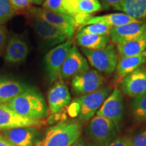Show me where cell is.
Wrapping results in <instances>:
<instances>
[{
	"label": "cell",
	"mask_w": 146,
	"mask_h": 146,
	"mask_svg": "<svg viewBox=\"0 0 146 146\" xmlns=\"http://www.w3.org/2000/svg\"><path fill=\"white\" fill-rule=\"evenodd\" d=\"M143 54H144V56H145V57L146 58V49H145V50L144 51V52H143Z\"/></svg>",
	"instance_id": "d590c367"
},
{
	"label": "cell",
	"mask_w": 146,
	"mask_h": 146,
	"mask_svg": "<svg viewBox=\"0 0 146 146\" xmlns=\"http://www.w3.org/2000/svg\"><path fill=\"white\" fill-rule=\"evenodd\" d=\"M41 124V119L24 117L5 104H0V130L7 131L21 127H36Z\"/></svg>",
	"instance_id": "7c38bea8"
},
{
	"label": "cell",
	"mask_w": 146,
	"mask_h": 146,
	"mask_svg": "<svg viewBox=\"0 0 146 146\" xmlns=\"http://www.w3.org/2000/svg\"><path fill=\"white\" fill-rule=\"evenodd\" d=\"M49 111L52 114H56L64 108L69 105L71 97L68 87L62 79L55 82L47 94Z\"/></svg>",
	"instance_id": "9a60e30c"
},
{
	"label": "cell",
	"mask_w": 146,
	"mask_h": 146,
	"mask_svg": "<svg viewBox=\"0 0 146 146\" xmlns=\"http://www.w3.org/2000/svg\"><path fill=\"white\" fill-rule=\"evenodd\" d=\"M31 16L41 18L52 26L62 31L68 39H72L76 29L75 21L72 16L68 14L57 13L40 8H31L29 10Z\"/></svg>",
	"instance_id": "52a82bcc"
},
{
	"label": "cell",
	"mask_w": 146,
	"mask_h": 146,
	"mask_svg": "<svg viewBox=\"0 0 146 146\" xmlns=\"http://www.w3.org/2000/svg\"><path fill=\"white\" fill-rule=\"evenodd\" d=\"M131 146H146V130L137 135L131 141Z\"/></svg>",
	"instance_id": "f546056e"
},
{
	"label": "cell",
	"mask_w": 146,
	"mask_h": 146,
	"mask_svg": "<svg viewBox=\"0 0 146 146\" xmlns=\"http://www.w3.org/2000/svg\"><path fill=\"white\" fill-rule=\"evenodd\" d=\"M102 10L103 9L99 0H81L78 3L77 11L75 14H93Z\"/></svg>",
	"instance_id": "cb8c5ba5"
},
{
	"label": "cell",
	"mask_w": 146,
	"mask_h": 146,
	"mask_svg": "<svg viewBox=\"0 0 146 146\" xmlns=\"http://www.w3.org/2000/svg\"><path fill=\"white\" fill-rule=\"evenodd\" d=\"M123 96L119 89H114L103 104L97 111V115L112 122L117 129H119L123 116Z\"/></svg>",
	"instance_id": "30bf717a"
},
{
	"label": "cell",
	"mask_w": 146,
	"mask_h": 146,
	"mask_svg": "<svg viewBox=\"0 0 146 146\" xmlns=\"http://www.w3.org/2000/svg\"><path fill=\"white\" fill-rule=\"evenodd\" d=\"M76 41L81 48L96 50L106 46L110 41V37L109 35L86 34L78 32L76 36Z\"/></svg>",
	"instance_id": "7402d4cb"
},
{
	"label": "cell",
	"mask_w": 146,
	"mask_h": 146,
	"mask_svg": "<svg viewBox=\"0 0 146 146\" xmlns=\"http://www.w3.org/2000/svg\"><path fill=\"white\" fill-rule=\"evenodd\" d=\"M43 8L69 15L66 0H45L43 3Z\"/></svg>",
	"instance_id": "484cf974"
},
{
	"label": "cell",
	"mask_w": 146,
	"mask_h": 146,
	"mask_svg": "<svg viewBox=\"0 0 146 146\" xmlns=\"http://www.w3.org/2000/svg\"><path fill=\"white\" fill-rule=\"evenodd\" d=\"M7 32L6 29L3 25H0V55L4 50L5 42H6Z\"/></svg>",
	"instance_id": "1f68e13d"
},
{
	"label": "cell",
	"mask_w": 146,
	"mask_h": 146,
	"mask_svg": "<svg viewBox=\"0 0 146 146\" xmlns=\"http://www.w3.org/2000/svg\"><path fill=\"white\" fill-rule=\"evenodd\" d=\"M146 58L143 53L135 56L122 57L118 58L117 65L116 68V74L114 76L115 83H119L124 78L134 72L137 69L144 64Z\"/></svg>",
	"instance_id": "ac0fdd59"
},
{
	"label": "cell",
	"mask_w": 146,
	"mask_h": 146,
	"mask_svg": "<svg viewBox=\"0 0 146 146\" xmlns=\"http://www.w3.org/2000/svg\"><path fill=\"white\" fill-rule=\"evenodd\" d=\"M0 146H15L4 135L0 134Z\"/></svg>",
	"instance_id": "836d02e7"
},
{
	"label": "cell",
	"mask_w": 146,
	"mask_h": 146,
	"mask_svg": "<svg viewBox=\"0 0 146 146\" xmlns=\"http://www.w3.org/2000/svg\"><path fill=\"white\" fill-rule=\"evenodd\" d=\"M86 135L91 146H108L116 137V127L111 120L96 115L89 123Z\"/></svg>",
	"instance_id": "5b68a950"
},
{
	"label": "cell",
	"mask_w": 146,
	"mask_h": 146,
	"mask_svg": "<svg viewBox=\"0 0 146 146\" xmlns=\"http://www.w3.org/2000/svg\"><path fill=\"white\" fill-rule=\"evenodd\" d=\"M81 133L77 122H62L47 129L42 146H72Z\"/></svg>",
	"instance_id": "7a4b0ae2"
},
{
	"label": "cell",
	"mask_w": 146,
	"mask_h": 146,
	"mask_svg": "<svg viewBox=\"0 0 146 146\" xmlns=\"http://www.w3.org/2000/svg\"><path fill=\"white\" fill-rule=\"evenodd\" d=\"M145 32L146 23L137 21L112 27L109 36L114 44L118 45L136 39Z\"/></svg>",
	"instance_id": "5bb4252c"
},
{
	"label": "cell",
	"mask_w": 146,
	"mask_h": 146,
	"mask_svg": "<svg viewBox=\"0 0 146 146\" xmlns=\"http://www.w3.org/2000/svg\"><path fill=\"white\" fill-rule=\"evenodd\" d=\"M111 27L101 23H96L87 25L79 29L78 32L86 34L100 35H109Z\"/></svg>",
	"instance_id": "4316f807"
},
{
	"label": "cell",
	"mask_w": 146,
	"mask_h": 146,
	"mask_svg": "<svg viewBox=\"0 0 146 146\" xmlns=\"http://www.w3.org/2000/svg\"><path fill=\"white\" fill-rule=\"evenodd\" d=\"M108 146H131V145L130 140L120 137L114 139Z\"/></svg>",
	"instance_id": "d6a6232c"
},
{
	"label": "cell",
	"mask_w": 146,
	"mask_h": 146,
	"mask_svg": "<svg viewBox=\"0 0 146 146\" xmlns=\"http://www.w3.org/2000/svg\"><path fill=\"white\" fill-rule=\"evenodd\" d=\"M10 2L15 12L29 10L33 3L31 0H10Z\"/></svg>",
	"instance_id": "f1b7e54d"
},
{
	"label": "cell",
	"mask_w": 146,
	"mask_h": 146,
	"mask_svg": "<svg viewBox=\"0 0 146 146\" xmlns=\"http://www.w3.org/2000/svg\"><path fill=\"white\" fill-rule=\"evenodd\" d=\"M113 8L146 23V0H123Z\"/></svg>",
	"instance_id": "ffe728a7"
},
{
	"label": "cell",
	"mask_w": 146,
	"mask_h": 146,
	"mask_svg": "<svg viewBox=\"0 0 146 146\" xmlns=\"http://www.w3.org/2000/svg\"><path fill=\"white\" fill-rule=\"evenodd\" d=\"M124 94L132 98L146 94V68L141 66L126 76L119 83Z\"/></svg>",
	"instance_id": "4fadbf2b"
},
{
	"label": "cell",
	"mask_w": 146,
	"mask_h": 146,
	"mask_svg": "<svg viewBox=\"0 0 146 146\" xmlns=\"http://www.w3.org/2000/svg\"><path fill=\"white\" fill-rule=\"evenodd\" d=\"M132 109L136 119L146 120V94L134 98L132 102Z\"/></svg>",
	"instance_id": "d4e9b609"
},
{
	"label": "cell",
	"mask_w": 146,
	"mask_h": 146,
	"mask_svg": "<svg viewBox=\"0 0 146 146\" xmlns=\"http://www.w3.org/2000/svg\"><path fill=\"white\" fill-rule=\"evenodd\" d=\"M29 53L26 41L21 36L14 35L9 39L5 50L4 60L10 64H16L25 62Z\"/></svg>",
	"instance_id": "2e32d148"
},
{
	"label": "cell",
	"mask_w": 146,
	"mask_h": 146,
	"mask_svg": "<svg viewBox=\"0 0 146 146\" xmlns=\"http://www.w3.org/2000/svg\"><path fill=\"white\" fill-rule=\"evenodd\" d=\"M111 91L109 87H102L94 92L83 95L73 102V106L80 121H87L94 116Z\"/></svg>",
	"instance_id": "3957f363"
},
{
	"label": "cell",
	"mask_w": 146,
	"mask_h": 146,
	"mask_svg": "<svg viewBox=\"0 0 146 146\" xmlns=\"http://www.w3.org/2000/svg\"><path fill=\"white\" fill-rule=\"evenodd\" d=\"M10 0H0V25L10 21L15 15Z\"/></svg>",
	"instance_id": "83f0119b"
},
{
	"label": "cell",
	"mask_w": 146,
	"mask_h": 146,
	"mask_svg": "<svg viewBox=\"0 0 146 146\" xmlns=\"http://www.w3.org/2000/svg\"><path fill=\"white\" fill-rule=\"evenodd\" d=\"M138 21L131 18V16H128L125 13H113L106 14L104 16H92L89 18L88 21L85 22L82 26L80 27L79 29L82 27L87 26V25H92L96 23H101L107 26L112 27H119L121 25H126V24L137 22Z\"/></svg>",
	"instance_id": "44dd1931"
},
{
	"label": "cell",
	"mask_w": 146,
	"mask_h": 146,
	"mask_svg": "<svg viewBox=\"0 0 146 146\" xmlns=\"http://www.w3.org/2000/svg\"><path fill=\"white\" fill-rule=\"evenodd\" d=\"M5 105L21 116L31 119H41L48 112L44 98L37 89L32 87H29Z\"/></svg>",
	"instance_id": "6da1fadb"
},
{
	"label": "cell",
	"mask_w": 146,
	"mask_h": 146,
	"mask_svg": "<svg viewBox=\"0 0 146 146\" xmlns=\"http://www.w3.org/2000/svg\"><path fill=\"white\" fill-rule=\"evenodd\" d=\"M123 0H100L102 9L108 10V9L114 8V7L121 3Z\"/></svg>",
	"instance_id": "4dcf8cb0"
},
{
	"label": "cell",
	"mask_w": 146,
	"mask_h": 146,
	"mask_svg": "<svg viewBox=\"0 0 146 146\" xmlns=\"http://www.w3.org/2000/svg\"><path fill=\"white\" fill-rule=\"evenodd\" d=\"M104 78L98 70L89 69L74 76L71 81L72 91L77 96L91 94L102 87Z\"/></svg>",
	"instance_id": "9c48e42d"
},
{
	"label": "cell",
	"mask_w": 146,
	"mask_h": 146,
	"mask_svg": "<svg viewBox=\"0 0 146 146\" xmlns=\"http://www.w3.org/2000/svg\"><path fill=\"white\" fill-rule=\"evenodd\" d=\"M23 82L10 77H0V104H5L29 88Z\"/></svg>",
	"instance_id": "d6986e66"
},
{
	"label": "cell",
	"mask_w": 146,
	"mask_h": 146,
	"mask_svg": "<svg viewBox=\"0 0 146 146\" xmlns=\"http://www.w3.org/2000/svg\"><path fill=\"white\" fill-rule=\"evenodd\" d=\"M88 62L98 72L110 74L116 70L118 52L113 44H108L100 50H91L81 48Z\"/></svg>",
	"instance_id": "277c9868"
},
{
	"label": "cell",
	"mask_w": 146,
	"mask_h": 146,
	"mask_svg": "<svg viewBox=\"0 0 146 146\" xmlns=\"http://www.w3.org/2000/svg\"><path fill=\"white\" fill-rule=\"evenodd\" d=\"M72 45L73 39H67L64 43L52 48L45 56V70L51 83L60 79L64 62Z\"/></svg>",
	"instance_id": "8992f818"
},
{
	"label": "cell",
	"mask_w": 146,
	"mask_h": 146,
	"mask_svg": "<svg viewBox=\"0 0 146 146\" xmlns=\"http://www.w3.org/2000/svg\"><path fill=\"white\" fill-rule=\"evenodd\" d=\"M33 3H35V4L36 5H41L44 2L45 0H31Z\"/></svg>",
	"instance_id": "e575fe53"
},
{
	"label": "cell",
	"mask_w": 146,
	"mask_h": 146,
	"mask_svg": "<svg viewBox=\"0 0 146 146\" xmlns=\"http://www.w3.org/2000/svg\"><path fill=\"white\" fill-rule=\"evenodd\" d=\"M3 135L15 146H35L39 132L35 127H21L5 131Z\"/></svg>",
	"instance_id": "e0dca14e"
},
{
	"label": "cell",
	"mask_w": 146,
	"mask_h": 146,
	"mask_svg": "<svg viewBox=\"0 0 146 146\" xmlns=\"http://www.w3.org/2000/svg\"><path fill=\"white\" fill-rule=\"evenodd\" d=\"M32 25L37 36L41 47L49 49L66 41V35L62 31L36 16H31Z\"/></svg>",
	"instance_id": "ba28073f"
},
{
	"label": "cell",
	"mask_w": 146,
	"mask_h": 146,
	"mask_svg": "<svg viewBox=\"0 0 146 146\" xmlns=\"http://www.w3.org/2000/svg\"><path fill=\"white\" fill-rule=\"evenodd\" d=\"M89 70L88 61L81 54L76 45H73L69 51L62 68L60 79L68 80Z\"/></svg>",
	"instance_id": "8fae6325"
},
{
	"label": "cell",
	"mask_w": 146,
	"mask_h": 146,
	"mask_svg": "<svg viewBox=\"0 0 146 146\" xmlns=\"http://www.w3.org/2000/svg\"><path fill=\"white\" fill-rule=\"evenodd\" d=\"M72 146H84V145H72Z\"/></svg>",
	"instance_id": "8d00e7d4"
},
{
	"label": "cell",
	"mask_w": 146,
	"mask_h": 146,
	"mask_svg": "<svg viewBox=\"0 0 146 146\" xmlns=\"http://www.w3.org/2000/svg\"><path fill=\"white\" fill-rule=\"evenodd\" d=\"M146 49V32L136 39L116 45V50L122 57L135 56L142 54Z\"/></svg>",
	"instance_id": "603a6c76"
}]
</instances>
